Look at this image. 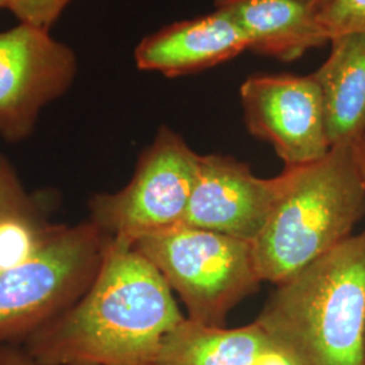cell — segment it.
<instances>
[{
  "instance_id": "obj_11",
  "label": "cell",
  "mask_w": 365,
  "mask_h": 365,
  "mask_svg": "<svg viewBox=\"0 0 365 365\" xmlns=\"http://www.w3.org/2000/svg\"><path fill=\"white\" fill-rule=\"evenodd\" d=\"M244 31L249 51L279 61H295L329 43L318 10L303 0H212Z\"/></svg>"
},
{
  "instance_id": "obj_7",
  "label": "cell",
  "mask_w": 365,
  "mask_h": 365,
  "mask_svg": "<svg viewBox=\"0 0 365 365\" xmlns=\"http://www.w3.org/2000/svg\"><path fill=\"white\" fill-rule=\"evenodd\" d=\"M75 51L51 31L22 24L0 31V137L21 143L41 111L64 96L78 76Z\"/></svg>"
},
{
  "instance_id": "obj_8",
  "label": "cell",
  "mask_w": 365,
  "mask_h": 365,
  "mask_svg": "<svg viewBox=\"0 0 365 365\" xmlns=\"http://www.w3.org/2000/svg\"><path fill=\"white\" fill-rule=\"evenodd\" d=\"M240 102L249 133L271 145L286 168L327 156L322 95L313 73H256L240 87Z\"/></svg>"
},
{
  "instance_id": "obj_4",
  "label": "cell",
  "mask_w": 365,
  "mask_h": 365,
  "mask_svg": "<svg viewBox=\"0 0 365 365\" xmlns=\"http://www.w3.org/2000/svg\"><path fill=\"white\" fill-rule=\"evenodd\" d=\"M133 248L150 261L187 309V318L223 327L227 314L262 280L250 242L190 226L146 235Z\"/></svg>"
},
{
  "instance_id": "obj_19",
  "label": "cell",
  "mask_w": 365,
  "mask_h": 365,
  "mask_svg": "<svg viewBox=\"0 0 365 365\" xmlns=\"http://www.w3.org/2000/svg\"><path fill=\"white\" fill-rule=\"evenodd\" d=\"M359 148V155H360V161H361V168H363V173H364L365 179V140L361 144L357 145Z\"/></svg>"
},
{
  "instance_id": "obj_9",
  "label": "cell",
  "mask_w": 365,
  "mask_h": 365,
  "mask_svg": "<svg viewBox=\"0 0 365 365\" xmlns=\"http://www.w3.org/2000/svg\"><path fill=\"white\" fill-rule=\"evenodd\" d=\"M291 170L271 179L225 155H200L195 187L182 225L253 242L287 191Z\"/></svg>"
},
{
  "instance_id": "obj_14",
  "label": "cell",
  "mask_w": 365,
  "mask_h": 365,
  "mask_svg": "<svg viewBox=\"0 0 365 365\" xmlns=\"http://www.w3.org/2000/svg\"><path fill=\"white\" fill-rule=\"evenodd\" d=\"M52 229L39 215L0 221V271L29 260Z\"/></svg>"
},
{
  "instance_id": "obj_12",
  "label": "cell",
  "mask_w": 365,
  "mask_h": 365,
  "mask_svg": "<svg viewBox=\"0 0 365 365\" xmlns=\"http://www.w3.org/2000/svg\"><path fill=\"white\" fill-rule=\"evenodd\" d=\"M157 365H292L255 321L244 327H210L187 317L165 337Z\"/></svg>"
},
{
  "instance_id": "obj_1",
  "label": "cell",
  "mask_w": 365,
  "mask_h": 365,
  "mask_svg": "<svg viewBox=\"0 0 365 365\" xmlns=\"http://www.w3.org/2000/svg\"><path fill=\"white\" fill-rule=\"evenodd\" d=\"M184 319L155 265L110 240L90 287L25 349L38 365H157L164 339Z\"/></svg>"
},
{
  "instance_id": "obj_13",
  "label": "cell",
  "mask_w": 365,
  "mask_h": 365,
  "mask_svg": "<svg viewBox=\"0 0 365 365\" xmlns=\"http://www.w3.org/2000/svg\"><path fill=\"white\" fill-rule=\"evenodd\" d=\"M325 63L313 73L324 103L330 148L356 146L365 140V34L330 41Z\"/></svg>"
},
{
  "instance_id": "obj_6",
  "label": "cell",
  "mask_w": 365,
  "mask_h": 365,
  "mask_svg": "<svg viewBox=\"0 0 365 365\" xmlns=\"http://www.w3.org/2000/svg\"><path fill=\"white\" fill-rule=\"evenodd\" d=\"M200 155L170 126H161L138 157L130 182L90 200V221L113 242L133 247L146 235L182 226Z\"/></svg>"
},
{
  "instance_id": "obj_18",
  "label": "cell",
  "mask_w": 365,
  "mask_h": 365,
  "mask_svg": "<svg viewBox=\"0 0 365 365\" xmlns=\"http://www.w3.org/2000/svg\"><path fill=\"white\" fill-rule=\"evenodd\" d=\"M0 365H38L25 348L15 345L0 346Z\"/></svg>"
},
{
  "instance_id": "obj_15",
  "label": "cell",
  "mask_w": 365,
  "mask_h": 365,
  "mask_svg": "<svg viewBox=\"0 0 365 365\" xmlns=\"http://www.w3.org/2000/svg\"><path fill=\"white\" fill-rule=\"evenodd\" d=\"M318 22L329 43L345 34H365V0H329L318 10Z\"/></svg>"
},
{
  "instance_id": "obj_5",
  "label": "cell",
  "mask_w": 365,
  "mask_h": 365,
  "mask_svg": "<svg viewBox=\"0 0 365 365\" xmlns=\"http://www.w3.org/2000/svg\"><path fill=\"white\" fill-rule=\"evenodd\" d=\"M110 238L91 221L53 226L38 250L0 271V346L26 341L86 292Z\"/></svg>"
},
{
  "instance_id": "obj_20",
  "label": "cell",
  "mask_w": 365,
  "mask_h": 365,
  "mask_svg": "<svg viewBox=\"0 0 365 365\" xmlns=\"http://www.w3.org/2000/svg\"><path fill=\"white\" fill-rule=\"evenodd\" d=\"M303 1H306L307 4H310L312 7L314 9H317V10H319L322 6H325L329 0H303Z\"/></svg>"
},
{
  "instance_id": "obj_3",
  "label": "cell",
  "mask_w": 365,
  "mask_h": 365,
  "mask_svg": "<svg viewBox=\"0 0 365 365\" xmlns=\"http://www.w3.org/2000/svg\"><path fill=\"white\" fill-rule=\"evenodd\" d=\"M289 170L287 191L252 242L261 280L274 286L349 238L365 215L357 145L330 148L327 156Z\"/></svg>"
},
{
  "instance_id": "obj_21",
  "label": "cell",
  "mask_w": 365,
  "mask_h": 365,
  "mask_svg": "<svg viewBox=\"0 0 365 365\" xmlns=\"http://www.w3.org/2000/svg\"><path fill=\"white\" fill-rule=\"evenodd\" d=\"M7 3H9V0H0V10L7 9Z\"/></svg>"
},
{
  "instance_id": "obj_2",
  "label": "cell",
  "mask_w": 365,
  "mask_h": 365,
  "mask_svg": "<svg viewBox=\"0 0 365 365\" xmlns=\"http://www.w3.org/2000/svg\"><path fill=\"white\" fill-rule=\"evenodd\" d=\"M256 322L292 365H365V230L276 284Z\"/></svg>"
},
{
  "instance_id": "obj_16",
  "label": "cell",
  "mask_w": 365,
  "mask_h": 365,
  "mask_svg": "<svg viewBox=\"0 0 365 365\" xmlns=\"http://www.w3.org/2000/svg\"><path fill=\"white\" fill-rule=\"evenodd\" d=\"M13 217H38L11 163L0 153V221Z\"/></svg>"
},
{
  "instance_id": "obj_10",
  "label": "cell",
  "mask_w": 365,
  "mask_h": 365,
  "mask_svg": "<svg viewBox=\"0 0 365 365\" xmlns=\"http://www.w3.org/2000/svg\"><path fill=\"white\" fill-rule=\"evenodd\" d=\"M247 51L244 31L230 16L214 10L148 34L135 46L134 61L140 71L173 78L221 66Z\"/></svg>"
},
{
  "instance_id": "obj_17",
  "label": "cell",
  "mask_w": 365,
  "mask_h": 365,
  "mask_svg": "<svg viewBox=\"0 0 365 365\" xmlns=\"http://www.w3.org/2000/svg\"><path fill=\"white\" fill-rule=\"evenodd\" d=\"M72 0H9L7 10L22 24L51 31Z\"/></svg>"
}]
</instances>
